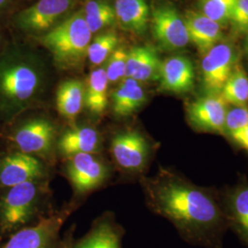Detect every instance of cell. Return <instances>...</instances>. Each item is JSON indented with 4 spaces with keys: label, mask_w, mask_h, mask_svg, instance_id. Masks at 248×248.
I'll use <instances>...</instances> for the list:
<instances>
[{
    "label": "cell",
    "mask_w": 248,
    "mask_h": 248,
    "mask_svg": "<svg viewBox=\"0 0 248 248\" xmlns=\"http://www.w3.org/2000/svg\"><path fill=\"white\" fill-rule=\"evenodd\" d=\"M246 40H245V44H244V47H245V52L246 53H248V31L246 32Z\"/></svg>",
    "instance_id": "33"
},
{
    "label": "cell",
    "mask_w": 248,
    "mask_h": 248,
    "mask_svg": "<svg viewBox=\"0 0 248 248\" xmlns=\"http://www.w3.org/2000/svg\"><path fill=\"white\" fill-rule=\"evenodd\" d=\"M237 0H201L200 12L212 18L222 27L230 22V18Z\"/></svg>",
    "instance_id": "27"
},
{
    "label": "cell",
    "mask_w": 248,
    "mask_h": 248,
    "mask_svg": "<svg viewBox=\"0 0 248 248\" xmlns=\"http://www.w3.org/2000/svg\"><path fill=\"white\" fill-rule=\"evenodd\" d=\"M230 137L237 144H239L243 149L248 152V124L245 128L240 130L239 132L231 135Z\"/></svg>",
    "instance_id": "31"
},
{
    "label": "cell",
    "mask_w": 248,
    "mask_h": 248,
    "mask_svg": "<svg viewBox=\"0 0 248 248\" xmlns=\"http://www.w3.org/2000/svg\"><path fill=\"white\" fill-rule=\"evenodd\" d=\"M111 108L117 117H129L137 112L146 100L147 95L142 83L125 78L111 94Z\"/></svg>",
    "instance_id": "20"
},
{
    "label": "cell",
    "mask_w": 248,
    "mask_h": 248,
    "mask_svg": "<svg viewBox=\"0 0 248 248\" xmlns=\"http://www.w3.org/2000/svg\"><path fill=\"white\" fill-rule=\"evenodd\" d=\"M91 41L92 33L83 11L58 23L40 39L41 44L53 54L54 62L62 68L78 65L87 57Z\"/></svg>",
    "instance_id": "3"
},
{
    "label": "cell",
    "mask_w": 248,
    "mask_h": 248,
    "mask_svg": "<svg viewBox=\"0 0 248 248\" xmlns=\"http://www.w3.org/2000/svg\"><path fill=\"white\" fill-rule=\"evenodd\" d=\"M232 45L220 43L204 53L201 62V79L207 95H219L235 65Z\"/></svg>",
    "instance_id": "9"
},
{
    "label": "cell",
    "mask_w": 248,
    "mask_h": 248,
    "mask_svg": "<svg viewBox=\"0 0 248 248\" xmlns=\"http://www.w3.org/2000/svg\"><path fill=\"white\" fill-rule=\"evenodd\" d=\"M43 180L9 187L0 199V233L11 234L31 224L45 193Z\"/></svg>",
    "instance_id": "4"
},
{
    "label": "cell",
    "mask_w": 248,
    "mask_h": 248,
    "mask_svg": "<svg viewBox=\"0 0 248 248\" xmlns=\"http://www.w3.org/2000/svg\"><path fill=\"white\" fill-rule=\"evenodd\" d=\"M159 90L173 94L190 92L195 84V70L189 58L174 55L162 61L160 68Z\"/></svg>",
    "instance_id": "14"
},
{
    "label": "cell",
    "mask_w": 248,
    "mask_h": 248,
    "mask_svg": "<svg viewBox=\"0 0 248 248\" xmlns=\"http://www.w3.org/2000/svg\"><path fill=\"white\" fill-rule=\"evenodd\" d=\"M151 28L155 40L161 48L176 51L189 44L184 17L168 3L155 6L150 15Z\"/></svg>",
    "instance_id": "7"
},
{
    "label": "cell",
    "mask_w": 248,
    "mask_h": 248,
    "mask_svg": "<svg viewBox=\"0 0 248 248\" xmlns=\"http://www.w3.org/2000/svg\"><path fill=\"white\" fill-rule=\"evenodd\" d=\"M227 105L220 94L190 101L186 106L188 124L198 132L224 134Z\"/></svg>",
    "instance_id": "11"
},
{
    "label": "cell",
    "mask_w": 248,
    "mask_h": 248,
    "mask_svg": "<svg viewBox=\"0 0 248 248\" xmlns=\"http://www.w3.org/2000/svg\"><path fill=\"white\" fill-rule=\"evenodd\" d=\"M109 150L116 165L128 173H140L151 156L149 140L140 131L127 128L112 136Z\"/></svg>",
    "instance_id": "6"
},
{
    "label": "cell",
    "mask_w": 248,
    "mask_h": 248,
    "mask_svg": "<svg viewBox=\"0 0 248 248\" xmlns=\"http://www.w3.org/2000/svg\"><path fill=\"white\" fill-rule=\"evenodd\" d=\"M128 51L118 47L107 60L105 68L109 84H115L126 78V62Z\"/></svg>",
    "instance_id": "28"
},
{
    "label": "cell",
    "mask_w": 248,
    "mask_h": 248,
    "mask_svg": "<svg viewBox=\"0 0 248 248\" xmlns=\"http://www.w3.org/2000/svg\"><path fill=\"white\" fill-rule=\"evenodd\" d=\"M74 0H39L15 18L18 29L28 33L47 32L72 9Z\"/></svg>",
    "instance_id": "10"
},
{
    "label": "cell",
    "mask_w": 248,
    "mask_h": 248,
    "mask_svg": "<svg viewBox=\"0 0 248 248\" xmlns=\"http://www.w3.org/2000/svg\"><path fill=\"white\" fill-rule=\"evenodd\" d=\"M116 23L123 30L134 34L146 31L150 22V9L147 0H115Z\"/></svg>",
    "instance_id": "19"
},
{
    "label": "cell",
    "mask_w": 248,
    "mask_h": 248,
    "mask_svg": "<svg viewBox=\"0 0 248 248\" xmlns=\"http://www.w3.org/2000/svg\"><path fill=\"white\" fill-rule=\"evenodd\" d=\"M162 60L152 46H135L128 51L126 78L140 83L158 81Z\"/></svg>",
    "instance_id": "16"
},
{
    "label": "cell",
    "mask_w": 248,
    "mask_h": 248,
    "mask_svg": "<svg viewBox=\"0 0 248 248\" xmlns=\"http://www.w3.org/2000/svg\"><path fill=\"white\" fill-rule=\"evenodd\" d=\"M123 229L105 215L93 222L89 232L75 241L74 248H122Z\"/></svg>",
    "instance_id": "17"
},
{
    "label": "cell",
    "mask_w": 248,
    "mask_h": 248,
    "mask_svg": "<svg viewBox=\"0 0 248 248\" xmlns=\"http://www.w3.org/2000/svg\"><path fill=\"white\" fill-rule=\"evenodd\" d=\"M74 233H75V225L71 226L64 232L63 236L61 237L58 248H74L75 241H76L74 237Z\"/></svg>",
    "instance_id": "32"
},
{
    "label": "cell",
    "mask_w": 248,
    "mask_h": 248,
    "mask_svg": "<svg viewBox=\"0 0 248 248\" xmlns=\"http://www.w3.org/2000/svg\"><path fill=\"white\" fill-rule=\"evenodd\" d=\"M248 124V108L233 106L227 109L225 117V133L229 136L239 132Z\"/></svg>",
    "instance_id": "29"
},
{
    "label": "cell",
    "mask_w": 248,
    "mask_h": 248,
    "mask_svg": "<svg viewBox=\"0 0 248 248\" xmlns=\"http://www.w3.org/2000/svg\"><path fill=\"white\" fill-rule=\"evenodd\" d=\"M45 72L32 53L10 47L0 54V122L9 123L40 99Z\"/></svg>",
    "instance_id": "2"
},
{
    "label": "cell",
    "mask_w": 248,
    "mask_h": 248,
    "mask_svg": "<svg viewBox=\"0 0 248 248\" xmlns=\"http://www.w3.org/2000/svg\"><path fill=\"white\" fill-rule=\"evenodd\" d=\"M46 174V168L41 160L18 151L0 159V187L3 188L43 180Z\"/></svg>",
    "instance_id": "12"
},
{
    "label": "cell",
    "mask_w": 248,
    "mask_h": 248,
    "mask_svg": "<svg viewBox=\"0 0 248 248\" xmlns=\"http://www.w3.org/2000/svg\"><path fill=\"white\" fill-rule=\"evenodd\" d=\"M108 80L104 67H98L89 74L85 84V106L94 115H101L108 104Z\"/></svg>",
    "instance_id": "22"
},
{
    "label": "cell",
    "mask_w": 248,
    "mask_h": 248,
    "mask_svg": "<svg viewBox=\"0 0 248 248\" xmlns=\"http://www.w3.org/2000/svg\"><path fill=\"white\" fill-rule=\"evenodd\" d=\"M232 29L238 33H246L248 30V0H237L231 15Z\"/></svg>",
    "instance_id": "30"
},
{
    "label": "cell",
    "mask_w": 248,
    "mask_h": 248,
    "mask_svg": "<svg viewBox=\"0 0 248 248\" xmlns=\"http://www.w3.org/2000/svg\"><path fill=\"white\" fill-rule=\"evenodd\" d=\"M55 104L60 115L73 121L85 105V84L76 78L62 81L56 91Z\"/></svg>",
    "instance_id": "21"
},
{
    "label": "cell",
    "mask_w": 248,
    "mask_h": 248,
    "mask_svg": "<svg viewBox=\"0 0 248 248\" xmlns=\"http://www.w3.org/2000/svg\"><path fill=\"white\" fill-rule=\"evenodd\" d=\"M118 44L119 37L114 31L103 32L94 38L87 53L89 63L95 66L101 65L118 48Z\"/></svg>",
    "instance_id": "26"
},
{
    "label": "cell",
    "mask_w": 248,
    "mask_h": 248,
    "mask_svg": "<svg viewBox=\"0 0 248 248\" xmlns=\"http://www.w3.org/2000/svg\"><path fill=\"white\" fill-rule=\"evenodd\" d=\"M83 15L92 34L116 23L113 7L102 0L88 1L83 11Z\"/></svg>",
    "instance_id": "25"
},
{
    "label": "cell",
    "mask_w": 248,
    "mask_h": 248,
    "mask_svg": "<svg viewBox=\"0 0 248 248\" xmlns=\"http://www.w3.org/2000/svg\"><path fill=\"white\" fill-rule=\"evenodd\" d=\"M70 213L67 208L42 216L34 223L11 233L0 248H58L60 232Z\"/></svg>",
    "instance_id": "5"
},
{
    "label": "cell",
    "mask_w": 248,
    "mask_h": 248,
    "mask_svg": "<svg viewBox=\"0 0 248 248\" xmlns=\"http://www.w3.org/2000/svg\"><path fill=\"white\" fill-rule=\"evenodd\" d=\"M220 95L228 105L247 106L248 102V77L242 64L238 62L235 63Z\"/></svg>",
    "instance_id": "24"
},
{
    "label": "cell",
    "mask_w": 248,
    "mask_h": 248,
    "mask_svg": "<svg viewBox=\"0 0 248 248\" xmlns=\"http://www.w3.org/2000/svg\"><path fill=\"white\" fill-rule=\"evenodd\" d=\"M184 19L189 43L195 45L202 55L221 43L223 37V27L212 18H208L202 12L187 11Z\"/></svg>",
    "instance_id": "15"
},
{
    "label": "cell",
    "mask_w": 248,
    "mask_h": 248,
    "mask_svg": "<svg viewBox=\"0 0 248 248\" xmlns=\"http://www.w3.org/2000/svg\"><path fill=\"white\" fill-rule=\"evenodd\" d=\"M227 222L248 247V186H240L228 198Z\"/></svg>",
    "instance_id": "23"
},
{
    "label": "cell",
    "mask_w": 248,
    "mask_h": 248,
    "mask_svg": "<svg viewBox=\"0 0 248 248\" xmlns=\"http://www.w3.org/2000/svg\"><path fill=\"white\" fill-rule=\"evenodd\" d=\"M55 138L56 130L54 125L45 118L28 120L10 133V142L17 151L38 158L52 151Z\"/></svg>",
    "instance_id": "8"
},
{
    "label": "cell",
    "mask_w": 248,
    "mask_h": 248,
    "mask_svg": "<svg viewBox=\"0 0 248 248\" xmlns=\"http://www.w3.org/2000/svg\"><path fill=\"white\" fill-rule=\"evenodd\" d=\"M101 137L98 131L89 126L74 127L62 133L57 141L60 153L70 157L78 154H97L101 150Z\"/></svg>",
    "instance_id": "18"
},
{
    "label": "cell",
    "mask_w": 248,
    "mask_h": 248,
    "mask_svg": "<svg viewBox=\"0 0 248 248\" xmlns=\"http://www.w3.org/2000/svg\"><path fill=\"white\" fill-rule=\"evenodd\" d=\"M9 0H0V9H4L8 3H9Z\"/></svg>",
    "instance_id": "34"
},
{
    "label": "cell",
    "mask_w": 248,
    "mask_h": 248,
    "mask_svg": "<svg viewBox=\"0 0 248 248\" xmlns=\"http://www.w3.org/2000/svg\"><path fill=\"white\" fill-rule=\"evenodd\" d=\"M142 185L151 209L172 222L186 242L219 248L228 223L213 194L166 169Z\"/></svg>",
    "instance_id": "1"
},
{
    "label": "cell",
    "mask_w": 248,
    "mask_h": 248,
    "mask_svg": "<svg viewBox=\"0 0 248 248\" xmlns=\"http://www.w3.org/2000/svg\"><path fill=\"white\" fill-rule=\"evenodd\" d=\"M108 173L105 164L94 154H78L67 160L66 174L78 193L97 188L106 180Z\"/></svg>",
    "instance_id": "13"
}]
</instances>
